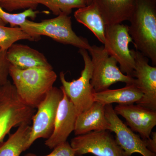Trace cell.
<instances>
[{
    "instance_id": "13",
    "label": "cell",
    "mask_w": 156,
    "mask_h": 156,
    "mask_svg": "<svg viewBox=\"0 0 156 156\" xmlns=\"http://www.w3.org/2000/svg\"><path fill=\"white\" fill-rule=\"evenodd\" d=\"M114 110L126 120L131 130L139 134L143 139L150 138L156 126V111L133 104L118 105Z\"/></svg>"
},
{
    "instance_id": "4",
    "label": "cell",
    "mask_w": 156,
    "mask_h": 156,
    "mask_svg": "<svg viewBox=\"0 0 156 156\" xmlns=\"http://www.w3.org/2000/svg\"><path fill=\"white\" fill-rule=\"evenodd\" d=\"M35 108L25 104L10 81L0 88V143L12 128L30 124Z\"/></svg>"
},
{
    "instance_id": "11",
    "label": "cell",
    "mask_w": 156,
    "mask_h": 156,
    "mask_svg": "<svg viewBox=\"0 0 156 156\" xmlns=\"http://www.w3.org/2000/svg\"><path fill=\"white\" fill-rule=\"evenodd\" d=\"M135 60L132 77L143 96L136 104L156 111V67L151 66L149 59L137 50H131Z\"/></svg>"
},
{
    "instance_id": "7",
    "label": "cell",
    "mask_w": 156,
    "mask_h": 156,
    "mask_svg": "<svg viewBox=\"0 0 156 156\" xmlns=\"http://www.w3.org/2000/svg\"><path fill=\"white\" fill-rule=\"evenodd\" d=\"M132 42L128 25L122 23L106 25L104 48L109 56L116 60L121 72L132 77L135 60L128 47Z\"/></svg>"
},
{
    "instance_id": "20",
    "label": "cell",
    "mask_w": 156,
    "mask_h": 156,
    "mask_svg": "<svg viewBox=\"0 0 156 156\" xmlns=\"http://www.w3.org/2000/svg\"><path fill=\"white\" fill-rule=\"evenodd\" d=\"M6 24L0 20V49L7 51L15 42L20 40L34 41L30 35L20 27H6Z\"/></svg>"
},
{
    "instance_id": "15",
    "label": "cell",
    "mask_w": 156,
    "mask_h": 156,
    "mask_svg": "<svg viewBox=\"0 0 156 156\" xmlns=\"http://www.w3.org/2000/svg\"><path fill=\"white\" fill-rule=\"evenodd\" d=\"M105 107L95 101L89 108L78 114L74 130L76 136L91 131L108 130L109 124L105 117Z\"/></svg>"
},
{
    "instance_id": "9",
    "label": "cell",
    "mask_w": 156,
    "mask_h": 156,
    "mask_svg": "<svg viewBox=\"0 0 156 156\" xmlns=\"http://www.w3.org/2000/svg\"><path fill=\"white\" fill-rule=\"evenodd\" d=\"M76 156H123L122 150L108 130L93 131L76 136L71 140Z\"/></svg>"
},
{
    "instance_id": "3",
    "label": "cell",
    "mask_w": 156,
    "mask_h": 156,
    "mask_svg": "<svg viewBox=\"0 0 156 156\" xmlns=\"http://www.w3.org/2000/svg\"><path fill=\"white\" fill-rule=\"evenodd\" d=\"M19 27L36 41L43 35L58 43L72 45L88 51L91 47L87 39L78 36L75 33L72 26L71 17L66 14H60L55 18L44 20L39 23L27 19Z\"/></svg>"
},
{
    "instance_id": "1",
    "label": "cell",
    "mask_w": 156,
    "mask_h": 156,
    "mask_svg": "<svg viewBox=\"0 0 156 156\" xmlns=\"http://www.w3.org/2000/svg\"><path fill=\"white\" fill-rule=\"evenodd\" d=\"M9 76L20 99L37 108L53 87L57 76L53 68L35 67L20 69L10 65Z\"/></svg>"
},
{
    "instance_id": "2",
    "label": "cell",
    "mask_w": 156,
    "mask_h": 156,
    "mask_svg": "<svg viewBox=\"0 0 156 156\" xmlns=\"http://www.w3.org/2000/svg\"><path fill=\"white\" fill-rule=\"evenodd\" d=\"M128 32L136 50L156 65V0H135Z\"/></svg>"
},
{
    "instance_id": "21",
    "label": "cell",
    "mask_w": 156,
    "mask_h": 156,
    "mask_svg": "<svg viewBox=\"0 0 156 156\" xmlns=\"http://www.w3.org/2000/svg\"><path fill=\"white\" fill-rule=\"evenodd\" d=\"M44 5L54 15L63 14L69 15L73 9H80L87 5L85 0H44Z\"/></svg>"
},
{
    "instance_id": "8",
    "label": "cell",
    "mask_w": 156,
    "mask_h": 156,
    "mask_svg": "<svg viewBox=\"0 0 156 156\" xmlns=\"http://www.w3.org/2000/svg\"><path fill=\"white\" fill-rule=\"evenodd\" d=\"M60 88L53 87L44 99L37 107L36 113L32 120V126L29 138L25 147V151L39 138L48 139L54 129V123L59 102L63 97Z\"/></svg>"
},
{
    "instance_id": "12",
    "label": "cell",
    "mask_w": 156,
    "mask_h": 156,
    "mask_svg": "<svg viewBox=\"0 0 156 156\" xmlns=\"http://www.w3.org/2000/svg\"><path fill=\"white\" fill-rule=\"evenodd\" d=\"M60 88L63 92V97L58 105L53 133L45 142V145L51 149L67 141L74 130L78 115L72 102L62 88Z\"/></svg>"
},
{
    "instance_id": "19",
    "label": "cell",
    "mask_w": 156,
    "mask_h": 156,
    "mask_svg": "<svg viewBox=\"0 0 156 156\" xmlns=\"http://www.w3.org/2000/svg\"><path fill=\"white\" fill-rule=\"evenodd\" d=\"M31 128L29 123H23L18 126L17 131L10 134L6 141L0 143V156H20L25 151Z\"/></svg>"
},
{
    "instance_id": "26",
    "label": "cell",
    "mask_w": 156,
    "mask_h": 156,
    "mask_svg": "<svg viewBox=\"0 0 156 156\" xmlns=\"http://www.w3.org/2000/svg\"><path fill=\"white\" fill-rule=\"evenodd\" d=\"M150 138L145 140L148 149L151 152L156 154V132H152Z\"/></svg>"
},
{
    "instance_id": "24",
    "label": "cell",
    "mask_w": 156,
    "mask_h": 156,
    "mask_svg": "<svg viewBox=\"0 0 156 156\" xmlns=\"http://www.w3.org/2000/svg\"><path fill=\"white\" fill-rule=\"evenodd\" d=\"M24 156H76L74 151L68 142L63 143L53 148L52 152L45 156H38L29 153Z\"/></svg>"
},
{
    "instance_id": "18",
    "label": "cell",
    "mask_w": 156,
    "mask_h": 156,
    "mask_svg": "<svg viewBox=\"0 0 156 156\" xmlns=\"http://www.w3.org/2000/svg\"><path fill=\"white\" fill-rule=\"evenodd\" d=\"M74 16L77 22L91 30L104 44L106 25L96 2L78 9Z\"/></svg>"
},
{
    "instance_id": "14",
    "label": "cell",
    "mask_w": 156,
    "mask_h": 156,
    "mask_svg": "<svg viewBox=\"0 0 156 156\" xmlns=\"http://www.w3.org/2000/svg\"><path fill=\"white\" fill-rule=\"evenodd\" d=\"M6 56L11 65L20 69L53 67L44 54L27 45L14 44L7 50Z\"/></svg>"
},
{
    "instance_id": "10",
    "label": "cell",
    "mask_w": 156,
    "mask_h": 156,
    "mask_svg": "<svg viewBox=\"0 0 156 156\" xmlns=\"http://www.w3.org/2000/svg\"><path fill=\"white\" fill-rule=\"evenodd\" d=\"M105 117L109 124L108 131L115 134L116 141L122 150L123 156L138 153L143 156H156L147 148L145 140L131 130L116 113L112 105L105 107Z\"/></svg>"
},
{
    "instance_id": "22",
    "label": "cell",
    "mask_w": 156,
    "mask_h": 156,
    "mask_svg": "<svg viewBox=\"0 0 156 156\" xmlns=\"http://www.w3.org/2000/svg\"><path fill=\"white\" fill-rule=\"evenodd\" d=\"M39 13L38 11L28 9L20 13L11 14L7 12L0 7V20L2 21L6 24L9 23L11 27H20L24 23L27 18L34 19Z\"/></svg>"
},
{
    "instance_id": "17",
    "label": "cell",
    "mask_w": 156,
    "mask_h": 156,
    "mask_svg": "<svg viewBox=\"0 0 156 156\" xmlns=\"http://www.w3.org/2000/svg\"><path fill=\"white\" fill-rule=\"evenodd\" d=\"M94 101L104 105L113 103L119 105L133 104L137 103L142 98L143 94L134 83L126 85L121 89H109L95 92Z\"/></svg>"
},
{
    "instance_id": "23",
    "label": "cell",
    "mask_w": 156,
    "mask_h": 156,
    "mask_svg": "<svg viewBox=\"0 0 156 156\" xmlns=\"http://www.w3.org/2000/svg\"><path fill=\"white\" fill-rule=\"evenodd\" d=\"M40 4L44 5V0H0V7L8 12L19 10H36Z\"/></svg>"
},
{
    "instance_id": "25",
    "label": "cell",
    "mask_w": 156,
    "mask_h": 156,
    "mask_svg": "<svg viewBox=\"0 0 156 156\" xmlns=\"http://www.w3.org/2000/svg\"><path fill=\"white\" fill-rule=\"evenodd\" d=\"M7 51L0 49V88L9 81V68L11 64L7 60Z\"/></svg>"
},
{
    "instance_id": "16",
    "label": "cell",
    "mask_w": 156,
    "mask_h": 156,
    "mask_svg": "<svg viewBox=\"0 0 156 156\" xmlns=\"http://www.w3.org/2000/svg\"><path fill=\"white\" fill-rule=\"evenodd\" d=\"M106 25L121 23L131 18L135 0H96Z\"/></svg>"
},
{
    "instance_id": "27",
    "label": "cell",
    "mask_w": 156,
    "mask_h": 156,
    "mask_svg": "<svg viewBox=\"0 0 156 156\" xmlns=\"http://www.w3.org/2000/svg\"><path fill=\"white\" fill-rule=\"evenodd\" d=\"M87 2V5H90L92 3L96 1V0H85Z\"/></svg>"
},
{
    "instance_id": "5",
    "label": "cell",
    "mask_w": 156,
    "mask_h": 156,
    "mask_svg": "<svg viewBox=\"0 0 156 156\" xmlns=\"http://www.w3.org/2000/svg\"><path fill=\"white\" fill-rule=\"evenodd\" d=\"M88 51L92 57L93 70L90 83L95 92L107 90L118 82L126 85L134 83V78L121 72L116 60L108 55L103 46H91Z\"/></svg>"
},
{
    "instance_id": "6",
    "label": "cell",
    "mask_w": 156,
    "mask_h": 156,
    "mask_svg": "<svg viewBox=\"0 0 156 156\" xmlns=\"http://www.w3.org/2000/svg\"><path fill=\"white\" fill-rule=\"evenodd\" d=\"M79 53L83 57L84 67L80 77L69 82L66 80L63 72L59 73L61 87L75 106L78 114L88 109L94 103L95 93L91 85L93 65L88 50L79 49Z\"/></svg>"
}]
</instances>
